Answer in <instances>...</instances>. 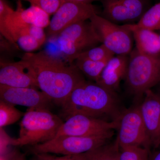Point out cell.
<instances>
[{
  "label": "cell",
  "mask_w": 160,
  "mask_h": 160,
  "mask_svg": "<svg viewBox=\"0 0 160 160\" xmlns=\"http://www.w3.org/2000/svg\"><path fill=\"white\" fill-rule=\"evenodd\" d=\"M22 59L31 68L37 88L61 106L73 89L86 80L74 63L66 64L45 51L26 52Z\"/></svg>",
  "instance_id": "cell-1"
},
{
  "label": "cell",
  "mask_w": 160,
  "mask_h": 160,
  "mask_svg": "<svg viewBox=\"0 0 160 160\" xmlns=\"http://www.w3.org/2000/svg\"><path fill=\"white\" fill-rule=\"evenodd\" d=\"M64 118L82 114L109 122L119 119L122 112L116 93L95 82L84 80L61 106Z\"/></svg>",
  "instance_id": "cell-2"
},
{
  "label": "cell",
  "mask_w": 160,
  "mask_h": 160,
  "mask_svg": "<svg viewBox=\"0 0 160 160\" xmlns=\"http://www.w3.org/2000/svg\"><path fill=\"white\" fill-rule=\"evenodd\" d=\"M62 120L49 109H29L20 123L19 136L12 138V146H32L49 142L56 136Z\"/></svg>",
  "instance_id": "cell-3"
},
{
  "label": "cell",
  "mask_w": 160,
  "mask_h": 160,
  "mask_svg": "<svg viewBox=\"0 0 160 160\" xmlns=\"http://www.w3.org/2000/svg\"><path fill=\"white\" fill-rule=\"evenodd\" d=\"M125 80L130 93L138 98L143 96L160 83V54L148 55L140 53L135 48L132 49Z\"/></svg>",
  "instance_id": "cell-4"
},
{
  "label": "cell",
  "mask_w": 160,
  "mask_h": 160,
  "mask_svg": "<svg viewBox=\"0 0 160 160\" xmlns=\"http://www.w3.org/2000/svg\"><path fill=\"white\" fill-rule=\"evenodd\" d=\"M113 135L114 131L95 136H60L46 142L30 146L29 150L33 154L40 153L63 155L79 154L107 144Z\"/></svg>",
  "instance_id": "cell-5"
},
{
  "label": "cell",
  "mask_w": 160,
  "mask_h": 160,
  "mask_svg": "<svg viewBox=\"0 0 160 160\" xmlns=\"http://www.w3.org/2000/svg\"><path fill=\"white\" fill-rule=\"evenodd\" d=\"M100 43L116 55H129L133 49V35L126 25L119 26L100 15L89 20Z\"/></svg>",
  "instance_id": "cell-6"
},
{
  "label": "cell",
  "mask_w": 160,
  "mask_h": 160,
  "mask_svg": "<svg viewBox=\"0 0 160 160\" xmlns=\"http://www.w3.org/2000/svg\"><path fill=\"white\" fill-rule=\"evenodd\" d=\"M58 43L60 50L71 63L78 55L100 43L89 21L79 22L67 27L58 36Z\"/></svg>",
  "instance_id": "cell-7"
},
{
  "label": "cell",
  "mask_w": 160,
  "mask_h": 160,
  "mask_svg": "<svg viewBox=\"0 0 160 160\" xmlns=\"http://www.w3.org/2000/svg\"><path fill=\"white\" fill-rule=\"evenodd\" d=\"M116 141L120 147H139L150 150L151 142L147 134L139 105L124 110L119 118Z\"/></svg>",
  "instance_id": "cell-8"
},
{
  "label": "cell",
  "mask_w": 160,
  "mask_h": 160,
  "mask_svg": "<svg viewBox=\"0 0 160 160\" xmlns=\"http://www.w3.org/2000/svg\"><path fill=\"white\" fill-rule=\"evenodd\" d=\"M99 14L98 7L90 3L71 1L63 2L50 20L47 27V37L54 38L71 25L89 20Z\"/></svg>",
  "instance_id": "cell-9"
},
{
  "label": "cell",
  "mask_w": 160,
  "mask_h": 160,
  "mask_svg": "<svg viewBox=\"0 0 160 160\" xmlns=\"http://www.w3.org/2000/svg\"><path fill=\"white\" fill-rule=\"evenodd\" d=\"M50 15L35 6L23 8L21 1H18L17 8L14 10L6 1L0 2V32L9 26L16 25H33L40 28L49 26Z\"/></svg>",
  "instance_id": "cell-10"
},
{
  "label": "cell",
  "mask_w": 160,
  "mask_h": 160,
  "mask_svg": "<svg viewBox=\"0 0 160 160\" xmlns=\"http://www.w3.org/2000/svg\"><path fill=\"white\" fill-rule=\"evenodd\" d=\"M56 137L62 135L89 137L101 135L117 130L119 119L109 121L87 116L75 114L65 119Z\"/></svg>",
  "instance_id": "cell-11"
},
{
  "label": "cell",
  "mask_w": 160,
  "mask_h": 160,
  "mask_svg": "<svg viewBox=\"0 0 160 160\" xmlns=\"http://www.w3.org/2000/svg\"><path fill=\"white\" fill-rule=\"evenodd\" d=\"M101 16L112 22L131 24L138 22L145 12L143 0H100Z\"/></svg>",
  "instance_id": "cell-12"
},
{
  "label": "cell",
  "mask_w": 160,
  "mask_h": 160,
  "mask_svg": "<svg viewBox=\"0 0 160 160\" xmlns=\"http://www.w3.org/2000/svg\"><path fill=\"white\" fill-rule=\"evenodd\" d=\"M0 99L12 105L29 109H49L52 101L43 92L30 87H12L0 85Z\"/></svg>",
  "instance_id": "cell-13"
},
{
  "label": "cell",
  "mask_w": 160,
  "mask_h": 160,
  "mask_svg": "<svg viewBox=\"0 0 160 160\" xmlns=\"http://www.w3.org/2000/svg\"><path fill=\"white\" fill-rule=\"evenodd\" d=\"M143 96L140 111L151 147L157 149L160 146V96L150 89Z\"/></svg>",
  "instance_id": "cell-14"
},
{
  "label": "cell",
  "mask_w": 160,
  "mask_h": 160,
  "mask_svg": "<svg viewBox=\"0 0 160 160\" xmlns=\"http://www.w3.org/2000/svg\"><path fill=\"white\" fill-rule=\"evenodd\" d=\"M0 63V85L38 88L33 72L25 60L17 62L1 60Z\"/></svg>",
  "instance_id": "cell-15"
},
{
  "label": "cell",
  "mask_w": 160,
  "mask_h": 160,
  "mask_svg": "<svg viewBox=\"0 0 160 160\" xmlns=\"http://www.w3.org/2000/svg\"><path fill=\"white\" fill-rule=\"evenodd\" d=\"M129 55H116L108 61L96 82L109 91L116 93L120 83L126 79Z\"/></svg>",
  "instance_id": "cell-16"
},
{
  "label": "cell",
  "mask_w": 160,
  "mask_h": 160,
  "mask_svg": "<svg viewBox=\"0 0 160 160\" xmlns=\"http://www.w3.org/2000/svg\"><path fill=\"white\" fill-rule=\"evenodd\" d=\"M46 37L44 29L33 25L20 26L12 34L13 42L27 52L38 49L46 42Z\"/></svg>",
  "instance_id": "cell-17"
},
{
  "label": "cell",
  "mask_w": 160,
  "mask_h": 160,
  "mask_svg": "<svg viewBox=\"0 0 160 160\" xmlns=\"http://www.w3.org/2000/svg\"><path fill=\"white\" fill-rule=\"evenodd\" d=\"M125 25L132 32L135 48L140 53L148 55L160 54L159 35L154 31L138 27L134 24Z\"/></svg>",
  "instance_id": "cell-18"
},
{
  "label": "cell",
  "mask_w": 160,
  "mask_h": 160,
  "mask_svg": "<svg viewBox=\"0 0 160 160\" xmlns=\"http://www.w3.org/2000/svg\"><path fill=\"white\" fill-rule=\"evenodd\" d=\"M109 61L98 62L77 58L74 60L73 63L84 76L96 82Z\"/></svg>",
  "instance_id": "cell-19"
},
{
  "label": "cell",
  "mask_w": 160,
  "mask_h": 160,
  "mask_svg": "<svg viewBox=\"0 0 160 160\" xmlns=\"http://www.w3.org/2000/svg\"><path fill=\"white\" fill-rule=\"evenodd\" d=\"M120 148L116 141L86 152L85 160H119Z\"/></svg>",
  "instance_id": "cell-20"
},
{
  "label": "cell",
  "mask_w": 160,
  "mask_h": 160,
  "mask_svg": "<svg viewBox=\"0 0 160 160\" xmlns=\"http://www.w3.org/2000/svg\"><path fill=\"white\" fill-rule=\"evenodd\" d=\"M135 26L152 31L160 30V2L145 12Z\"/></svg>",
  "instance_id": "cell-21"
},
{
  "label": "cell",
  "mask_w": 160,
  "mask_h": 160,
  "mask_svg": "<svg viewBox=\"0 0 160 160\" xmlns=\"http://www.w3.org/2000/svg\"><path fill=\"white\" fill-rule=\"evenodd\" d=\"M12 105L0 100V127L9 126L17 122L24 116V112L19 111Z\"/></svg>",
  "instance_id": "cell-22"
},
{
  "label": "cell",
  "mask_w": 160,
  "mask_h": 160,
  "mask_svg": "<svg viewBox=\"0 0 160 160\" xmlns=\"http://www.w3.org/2000/svg\"><path fill=\"white\" fill-rule=\"evenodd\" d=\"M115 55L114 53L102 44L101 46H95L84 52L78 55L75 59L77 58H82L92 61L102 62L109 61Z\"/></svg>",
  "instance_id": "cell-23"
},
{
  "label": "cell",
  "mask_w": 160,
  "mask_h": 160,
  "mask_svg": "<svg viewBox=\"0 0 160 160\" xmlns=\"http://www.w3.org/2000/svg\"><path fill=\"white\" fill-rule=\"evenodd\" d=\"M119 160H149V150L139 147H120Z\"/></svg>",
  "instance_id": "cell-24"
},
{
  "label": "cell",
  "mask_w": 160,
  "mask_h": 160,
  "mask_svg": "<svg viewBox=\"0 0 160 160\" xmlns=\"http://www.w3.org/2000/svg\"><path fill=\"white\" fill-rule=\"evenodd\" d=\"M28 2L31 6H35L42 9L49 15H53L64 0H18Z\"/></svg>",
  "instance_id": "cell-25"
},
{
  "label": "cell",
  "mask_w": 160,
  "mask_h": 160,
  "mask_svg": "<svg viewBox=\"0 0 160 160\" xmlns=\"http://www.w3.org/2000/svg\"><path fill=\"white\" fill-rule=\"evenodd\" d=\"M32 160H85L86 152L76 155H68L58 157L50 153H40L34 154Z\"/></svg>",
  "instance_id": "cell-26"
},
{
  "label": "cell",
  "mask_w": 160,
  "mask_h": 160,
  "mask_svg": "<svg viewBox=\"0 0 160 160\" xmlns=\"http://www.w3.org/2000/svg\"><path fill=\"white\" fill-rule=\"evenodd\" d=\"M1 155L6 154L7 146L10 145L12 138L6 133L3 128L0 129Z\"/></svg>",
  "instance_id": "cell-27"
},
{
  "label": "cell",
  "mask_w": 160,
  "mask_h": 160,
  "mask_svg": "<svg viewBox=\"0 0 160 160\" xmlns=\"http://www.w3.org/2000/svg\"><path fill=\"white\" fill-rule=\"evenodd\" d=\"M5 154L6 155L7 160H26L25 154L16 149Z\"/></svg>",
  "instance_id": "cell-28"
},
{
  "label": "cell",
  "mask_w": 160,
  "mask_h": 160,
  "mask_svg": "<svg viewBox=\"0 0 160 160\" xmlns=\"http://www.w3.org/2000/svg\"><path fill=\"white\" fill-rule=\"evenodd\" d=\"M154 152L152 155H149V160H160V148Z\"/></svg>",
  "instance_id": "cell-29"
},
{
  "label": "cell",
  "mask_w": 160,
  "mask_h": 160,
  "mask_svg": "<svg viewBox=\"0 0 160 160\" xmlns=\"http://www.w3.org/2000/svg\"><path fill=\"white\" fill-rule=\"evenodd\" d=\"M65 1H71V2H78L92 4L93 2L100 1V0H64L63 2H65Z\"/></svg>",
  "instance_id": "cell-30"
},
{
  "label": "cell",
  "mask_w": 160,
  "mask_h": 160,
  "mask_svg": "<svg viewBox=\"0 0 160 160\" xmlns=\"http://www.w3.org/2000/svg\"><path fill=\"white\" fill-rule=\"evenodd\" d=\"M157 86H158V92H156L160 96V83L159 84H158Z\"/></svg>",
  "instance_id": "cell-31"
},
{
  "label": "cell",
  "mask_w": 160,
  "mask_h": 160,
  "mask_svg": "<svg viewBox=\"0 0 160 160\" xmlns=\"http://www.w3.org/2000/svg\"><path fill=\"white\" fill-rule=\"evenodd\" d=\"M159 35V38H160V34Z\"/></svg>",
  "instance_id": "cell-32"
},
{
  "label": "cell",
  "mask_w": 160,
  "mask_h": 160,
  "mask_svg": "<svg viewBox=\"0 0 160 160\" xmlns=\"http://www.w3.org/2000/svg\"><path fill=\"white\" fill-rule=\"evenodd\" d=\"M160 147H159V148H158V149H160Z\"/></svg>",
  "instance_id": "cell-33"
}]
</instances>
